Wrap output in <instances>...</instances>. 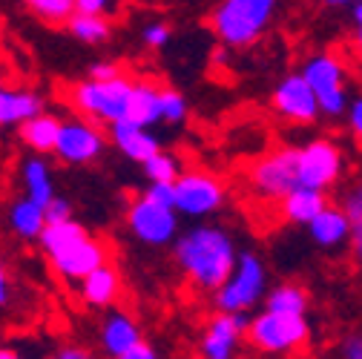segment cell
<instances>
[{"label": "cell", "instance_id": "1", "mask_svg": "<svg viewBox=\"0 0 362 359\" xmlns=\"http://www.w3.org/2000/svg\"><path fill=\"white\" fill-rule=\"evenodd\" d=\"M175 261L199 290H218L239 261L236 242L216 224H199L175 239Z\"/></svg>", "mask_w": 362, "mask_h": 359}, {"label": "cell", "instance_id": "2", "mask_svg": "<svg viewBox=\"0 0 362 359\" xmlns=\"http://www.w3.org/2000/svg\"><path fill=\"white\" fill-rule=\"evenodd\" d=\"M37 242L49 256L55 273L66 282H83L93 271L107 264V247L89 236L75 218L47 224Z\"/></svg>", "mask_w": 362, "mask_h": 359}, {"label": "cell", "instance_id": "3", "mask_svg": "<svg viewBox=\"0 0 362 359\" xmlns=\"http://www.w3.org/2000/svg\"><path fill=\"white\" fill-rule=\"evenodd\" d=\"M279 0H221L213 12V29L230 49L256 43L276 15Z\"/></svg>", "mask_w": 362, "mask_h": 359}, {"label": "cell", "instance_id": "4", "mask_svg": "<svg viewBox=\"0 0 362 359\" xmlns=\"http://www.w3.org/2000/svg\"><path fill=\"white\" fill-rule=\"evenodd\" d=\"M132 81L124 75L110 78V81H95L86 78L72 86V107L95 124H118L129 121V104H132Z\"/></svg>", "mask_w": 362, "mask_h": 359}, {"label": "cell", "instance_id": "5", "mask_svg": "<svg viewBox=\"0 0 362 359\" xmlns=\"http://www.w3.org/2000/svg\"><path fill=\"white\" fill-rule=\"evenodd\" d=\"M305 81L310 83L316 101H320L322 115L328 118H342L348 115L351 98H348V72L345 64L334 52H320L310 55L302 66Z\"/></svg>", "mask_w": 362, "mask_h": 359}, {"label": "cell", "instance_id": "6", "mask_svg": "<svg viewBox=\"0 0 362 359\" xmlns=\"http://www.w3.org/2000/svg\"><path fill=\"white\" fill-rule=\"evenodd\" d=\"M310 325L302 313H279L267 310L259 313L247 325V342L262 353H291L308 342Z\"/></svg>", "mask_w": 362, "mask_h": 359}, {"label": "cell", "instance_id": "7", "mask_svg": "<svg viewBox=\"0 0 362 359\" xmlns=\"http://www.w3.org/2000/svg\"><path fill=\"white\" fill-rule=\"evenodd\" d=\"M250 190L264 201H282L299 190V147H282L262 155L247 172Z\"/></svg>", "mask_w": 362, "mask_h": 359}, {"label": "cell", "instance_id": "8", "mask_svg": "<svg viewBox=\"0 0 362 359\" xmlns=\"http://www.w3.org/2000/svg\"><path fill=\"white\" fill-rule=\"evenodd\" d=\"M267 296V271L256 253H239L236 271L216 290V307L230 313H247Z\"/></svg>", "mask_w": 362, "mask_h": 359}, {"label": "cell", "instance_id": "9", "mask_svg": "<svg viewBox=\"0 0 362 359\" xmlns=\"http://www.w3.org/2000/svg\"><path fill=\"white\" fill-rule=\"evenodd\" d=\"M127 224L141 245L164 247L178 236V210L164 207L147 196H139L127 210Z\"/></svg>", "mask_w": 362, "mask_h": 359}, {"label": "cell", "instance_id": "10", "mask_svg": "<svg viewBox=\"0 0 362 359\" xmlns=\"http://www.w3.org/2000/svg\"><path fill=\"white\" fill-rule=\"evenodd\" d=\"M224 204V184L213 172L187 170L175 182V210L187 218H204Z\"/></svg>", "mask_w": 362, "mask_h": 359}, {"label": "cell", "instance_id": "11", "mask_svg": "<svg viewBox=\"0 0 362 359\" xmlns=\"http://www.w3.org/2000/svg\"><path fill=\"white\" fill-rule=\"evenodd\" d=\"M342 150L328 139H313L299 147V184L310 190H331L342 175Z\"/></svg>", "mask_w": 362, "mask_h": 359}, {"label": "cell", "instance_id": "12", "mask_svg": "<svg viewBox=\"0 0 362 359\" xmlns=\"http://www.w3.org/2000/svg\"><path fill=\"white\" fill-rule=\"evenodd\" d=\"M104 147H107V139L93 121L89 118H72V121L61 124L55 155L64 164H89L104 153Z\"/></svg>", "mask_w": 362, "mask_h": 359}, {"label": "cell", "instance_id": "13", "mask_svg": "<svg viewBox=\"0 0 362 359\" xmlns=\"http://www.w3.org/2000/svg\"><path fill=\"white\" fill-rule=\"evenodd\" d=\"M270 104L274 110L288 118L291 124H313L316 118L322 115L320 101H316L310 83L305 81L302 72H291L285 75L276 86H274V95H270Z\"/></svg>", "mask_w": 362, "mask_h": 359}, {"label": "cell", "instance_id": "14", "mask_svg": "<svg viewBox=\"0 0 362 359\" xmlns=\"http://www.w3.org/2000/svg\"><path fill=\"white\" fill-rule=\"evenodd\" d=\"M247 325H250V319L245 313L218 310L204 325V334L199 342L202 359H233L239 351V342L247 339Z\"/></svg>", "mask_w": 362, "mask_h": 359}, {"label": "cell", "instance_id": "15", "mask_svg": "<svg viewBox=\"0 0 362 359\" xmlns=\"http://www.w3.org/2000/svg\"><path fill=\"white\" fill-rule=\"evenodd\" d=\"M308 233H310V239H313L316 247L337 250V247H342L345 242H351V236H354V218L345 213V207L328 204L320 216H316V218L308 224Z\"/></svg>", "mask_w": 362, "mask_h": 359}, {"label": "cell", "instance_id": "16", "mask_svg": "<svg viewBox=\"0 0 362 359\" xmlns=\"http://www.w3.org/2000/svg\"><path fill=\"white\" fill-rule=\"evenodd\" d=\"M110 141L129 158V161H139L144 164L147 158H153L161 150V141L150 132V126L141 124H132V121H118L110 126Z\"/></svg>", "mask_w": 362, "mask_h": 359}, {"label": "cell", "instance_id": "17", "mask_svg": "<svg viewBox=\"0 0 362 359\" xmlns=\"http://www.w3.org/2000/svg\"><path fill=\"white\" fill-rule=\"evenodd\" d=\"M98 339H101V348H104V353H107L110 359H115V356H121V353H127V351H132L135 345L144 342L141 325L135 322L129 313H124V310H112L110 317L101 322Z\"/></svg>", "mask_w": 362, "mask_h": 359}, {"label": "cell", "instance_id": "18", "mask_svg": "<svg viewBox=\"0 0 362 359\" xmlns=\"http://www.w3.org/2000/svg\"><path fill=\"white\" fill-rule=\"evenodd\" d=\"M43 112V98L32 89H12L0 83V129L21 126Z\"/></svg>", "mask_w": 362, "mask_h": 359}, {"label": "cell", "instance_id": "19", "mask_svg": "<svg viewBox=\"0 0 362 359\" xmlns=\"http://www.w3.org/2000/svg\"><path fill=\"white\" fill-rule=\"evenodd\" d=\"M282 218L291 224H308L328 207V196L325 190H310V187H299L293 193H288L282 201Z\"/></svg>", "mask_w": 362, "mask_h": 359}, {"label": "cell", "instance_id": "20", "mask_svg": "<svg viewBox=\"0 0 362 359\" xmlns=\"http://www.w3.org/2000/svg\"><path fill=\"white\" fill-rule=\"evenodd\" d=\"M129 121L141 126H156L161 121V86L150 78L135 81L132 86V104H129Z\"/></svg>", "mask_w": 362, "mask_h": 359}, {"label": "cell", "instance_id": "21", "mask_svg": "<svg viewBox=\"0 0 362 359\" xmlns=\"http://www.w3.org/2000/svg\"><path fill=\"white\" fill-rule=\"evenodd\" d=\"M118 293H121V276L110 264H101L98 271H93L81 282V296H83L86 305H93V307L112 305L118 299Z\"/></svg>", "mask_w": 362, "mask_h": 359}, {"label": "cell", "instance_id": "22", "mask_svg": "<svg viewBox=\"0 0 362 359\" xmlns=\"http://www.w3.org/2000/svg\"><path fill=\"white\" fill-rule=\"evenodd\" d=\"M9 228L15 230L18 239H40V233L47 230V207L32 201V199H18L9 207Z\"/></svg>", "mask_w": 362, "mask_h": 359}, {"label": "cell", "instance_id": "23", "mask_svg": "<svg viewBox=\"0 0 362 359\" xmlns=\"http://www.w3.org/2000/svg\"><path fill=\"white\" fill-rule=\"evenodd\" d=\"M61 124H64L61 118L40 112V115L29 118L26 124H21V139H23V144H26L29 150H35V153H55Z\"/></svg>", "mask_w": 362, "mask_h": 359}, {"label": "cell", "instance_id": "24", "mask_svg": "<svg viewBox=\"0 0 362 359\" xmlns=\"http://www.w3.org/2000/svg\"><path fill=\"white\" fill-rule=\"evenodd\" d=\"M21 182H23V196L47 207L55 199V184H52V172L40 158H26L21 164Z\"/></svg>", "mask_w": 362, "mask_h": 359}, {"label": "cell", "instance_id": "25", "mask_svg": "<svg viewBox=\"0 0 362 359\" xmlns=\"http://www.w3.org/2000/svg\"><path fill=\"white\" fill-rule=\"evenodd\" d=\"M66 29L78 37V40H83V43H104L107 37H110V32H112V26H110V18H104V15H93V12H75L72 15V20L66 23Z\"/></svg>", "mask_w": 362, "mask_h": 359}, {"label": "cell", "instance_id": "26", "mask_svg": "<svg viewBox=\"0 0 362 359\" xmlns=\"http://www.w3.org/2000/svg\"><path fill=\"white\" fill-rule=\"evenodd\" d=\"M264 307L279 310V313H302V317H308V293L299 285H279L274 290H267Z\"/></svg>", "mask_w": 362, "mask_h": 359}, {"label": "cell", "instance_id": "27", "mask_svg": "<svg viewBox=\"0 0 362 359\" xmlns=\"http://www.w3.org/2000/svg\"><path fill=\"white\" fill-rule=\"evenodd\" d=\"M26 6L37 20L49 26H66L78 12L75 0H26Z\"/></svg>", "mask_w": 362, "mask_h": 359}, {"label": "cell", "instance_id": "28", "mask_svg": "<svg viewBox=\"0 0 362 359\" xmlns=\"http://www.w3.org/2000/svg\"><path fill=\"white\" fill-rule=\"evenodd\" d=\"M141 167H144V175L150 178V182H161V184H175L178 175L185 172V170H181V161L173 153H167V150H158Z\"/></svg>", "mask_w": 362, "mask_h": 359}, {"label": "cell", "instance_id": "29", "mask_svg": "<svg viewBox=\"0 0 362 359\" xmlns=\"http://www.w3.org/2000/svg\"><path fill=\"white\" fill-rule=\"evenodd\" d=\"M190 107H187V98L178 93V89H170V86H161V121L164 124H185Z\"/></svg>", "mask_w": 362, "mask_h": 359}, {"label": "cell", "instance_id": "30", "mask_svg": "<svg viewBox=\"0 0 362 359\" xmlns=\"http://www.w3.org/2000/svg\"><path fill=\"white\" fill-rule=\"evenodd\" d=\"M78 12H93L104 18H115L124 9V0H75Z\"/></svg>", "mask_w": 362, "mask_h": 359}, {"label": "cell", "instance_id": "31", "mask_svg": "<svg viewBox=\"0 0 362 359\" xmlns=\"http://www.w3.org/2000/svg\"><path fill=\"white\" fill-rule=\"evenodd\" d=\"M141 40L147 43L150 49H164L167 43H170V26L161 23V20H153L141 29Z\"/></svg>", "mask_w": 362, "mask_h": 359}, {"label": "cell", "instance_id": "32", "mask_svg": "<svg viewBox=\"0 0 362 359\" xmlns=\"http://www.w3.org/2000/svg\"><path fill=\"white\" fill-rule=\"evenodd\" d=\"M147 199L164 204V207H175V184H161V182H150V187L144 190Z\"/></svg>", "mask_w": 362, "mask_h": 359}, {"label": "cell", "instance_id": "33", "mask_svg": "<svg viewBox=\"0 0 362 359\" xmlns=\"http://www.w3.org/2000/svg\"><path fill=\"white\" fill-rule=\"evenodd\" d=\"M72 218V204L61 196H55L49 204H47V224H58V221H69Z\"/></svg>", "mask_w": 362, "mask_h": 359}, {"label": "cell", "instance_id": "34", "mask_svg": "<svg viewBox=\"0 0 362 359\" xmlns=\"http://www.w3.org/2000/svg\"><path fill=\"white\" fill-rule=\"evenodd\" d=\"M342 207H345V213H348L351 218H362V178H359V182L345 193Z\"/></svg>", "mask_w": 362, "mask_h": 359}, {"label": "cell", "instance_id": "35", "mask_svg": "<svg viewBox=\"0 0 362 359\" xmlns=\"http://www.w3.org/2000/svg\"><path fill=\"white\" fill-rule=\"evenodd\" d=\"M348 129H351V136L362 144V95L351 101L348 107Z\"/></svg>", "mask_w": 362, "mask_h": 359}, {"label": "cell", "instance_id": "36", "mask_svg": "<svg viewBox=\"0 0 362 359\" xmlns=\"http://www.w3.org/2000/svg\"><path fill=\"white\" fill-rule=\"evenodd\" d=\"M121 75V66L112 64V61H95L93 66H89V78L95 81H110V78H118Z\"/></svg>", "mask_w": 362, "mask_h": 359}, {"label": "cell", "instance_id": "37", "mask_svg": "<svg viewBox=\"0 0 362 359\" xmlns=\"http://www.w3.org/2000/svg\"><path fill=\"white\" fill-rule=\"evenodd\" d=\"M49 359H98L95 353H89L86 348H78V345H66L61 351H55Z\"/></svg>", "mask_w": 362, "mask_h": 359}, {"label": "cell", "instance_id": "38", "mask_svg": "<svg viewBox=\"0 0 362 359\" xmlns=\"http://www.w3.org/2000/svg\"><path fill=\"white\" fill-rule=\"evenodd\" d=\"M351 18H354V47L362 55V0H356L351 6Z\"/></svg>", "mask_w": 362, "mask_h": 359}, {"label": "cell", "instance_id": "39", "mask_svg": "<svg viewBox=\"0 0 362 359\" xmlns=\"http://www.w3.org/2000/svg\"><path fill=\"white\" fill-rule=\"evenodd\" d=\"M342 359H362V334H354L342 342Z\"/></svg>", "mask_w": 362, "mask_h": 359}, {"label": "cell", "instance_id": "40", "mask_svg": "<svg viewBox=\"0 0 362 359\" xmlns=\"http://www.w3.org/2000/svg\"><path fill=\"white\" fill-rule=\"evenodd\" d=\"M115 359H158V353H156L153 345L141 342V345H135L132 351H127V353H121V356H115Z\"/></svg>", "mask_w": 362, "mask_h": 359}, {"label": "cell", "instance_id": "41", "mask_svg": "<svg viewBox=\"0 0 362 359\" xmlns=\"http://www.w3.org/2000/svg\"><path fill=\"white\" fill-rule=\"evenodd\" d=\"M351 245H354V253L362 264V218H354V236H351Z\"/></svg>", "mask_w": 362, "mask_h": 359}, {"label": "cell", "instance_id": "42", "mask_svg": "<svg viewBox=\"0 0 362 359\" xmlns=\"http://www.w3.org/2000/svg\"><path fill=\"white\" fill-rule=\"evenodd\" d=\"M9 276H6V271H4V267H0V307H4L6 302H9Z\"/></svg>", "mask_w": 362, "mask_h": 359}, {"label": "cell", "instance_id": "43", "mask_svg": "<svg viewBox=\"0 0 362 359\" xmlns=\"http://www.w3.org/2000/svg\"><path fill=\"white\" fill-rule=\"evenodd\" d=\"M325 6H334V9H339V6H354L356 0H322Z\"/></svg>", "mask_w": 362, "mask_h": 359}, {"label": "cell", "instance_id": "44", "mask_svg": "<svg viewBox=\"0 0 362 359\" xmlns=\"http://www.w3.org/2000/svg\"><path fill=\"white\" fill-rule=\"evenodd\" d=\"M0 359H23L18 351H12V348H0Z\"/></svg>", "mask_w": 362, "mask_h": 359}]
</instances>
